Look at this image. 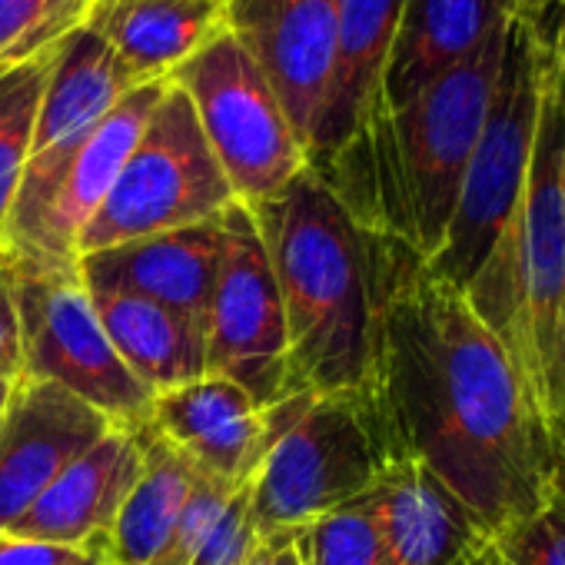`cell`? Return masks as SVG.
Returning a JSON list of instances; mask_svg holds the SVG:
<instances>
[{
  "label": "cell",
  "instance_id": "cell-18",
  "mask_svg": "<svg viewBox=\"0 0 565 565\" xmlns=\"http://www.w3.org/2000/svg\"><path fill=\"white\" fill-rule=\"evenodd\" d=\"M143 469L137 429L114 426L94 449L71 462L38 502L4 532L61 545H87L107 539L124 499Z\"/></svg>",
  "mask_w": 565,
  "mask_h": 565
},
{
  "label": "cell",
  "instance_id": "cell-26",
  "mask_svg": "<svg viewBox=\"0 0 565 565\" xmlns=\"http://www.w3.org/2000/svg\"><path fill=\"white\" fill-rule=\"evenodd\" d=\"M294 545L303 565H393L370 492L310 522Z\"/></svg>",
  "mask_w": 565,
  "mask_h": 565
},
{
  "label": "cell",
  "instance_id": "cell-29",
  "mask_svg": "<svg viewBox=\"0 0 565 565\" xmlns=\"http://www.w3.org/2000/svg\"><path fill=\"white\" fill-rule=\"evenodd\" d=\"M259 545L253 515H249V486L236 489L206 539L200 542L190 565H246L253 548Z\"/></svg>",
  "mask_w": 565,
  "mask_h": 565
},
{
  "label": "cell",
  "instance_id": "cell-19",
  "mask_svg": "<svg viewBox=\"0 0 565 565\" xmlns=\"http://www.w3.org/2000/svg\"><path fill=\"white\" fill-rule=\"evenodd\" d=\"M512 18L509 0H403L373 110L399 107L482 47Z\"/></svg>",
  "mask_w": 565,
  "mask_h": 565
},
{
  "label": "cell",
  "instance_id": "cell-17",
  "mask_svg": "<svg viewBox=\"0 0 565 565\" xmlns=\"http://www.w3.org/2000/svg\"><path fill=\"white\" fill-rule=\"evenodd\" d=\"M167 81L140 84L127 90L117 107L94 127L77 157L67 163L47 220L24 256H11L18 263H77V243L110 186L117 183L130 150L137 147L153 107L160 104Z\"/></svg>",
  "mask_w": 565,
  "mask_h": 565
},
{
  "label": "cell",
  "instance_id": "cell-24",
  "mask_svg": "<svg viewBox=\"0 0 565 565\" xmlns=\"http://www.w3.org/2000/svg\"><path fill=\"white\" fill-rule=\"evenodd\" d=\"M51 61L54 54L11 71H0V249L8 243V223L31 157L34 120H38Z\"/></svg>",
  "mask_w": 565,
  "mask_h": 565
},
{
  "label": "cell",
  "instance_id": "cell-4",
  "mask_svg": "<svg viewBox=\"0 0 565 565\" xmlns=\"http://www.w3.org/2000/svg\"><path fill=\"white\" fill-rule=\"evenodd\" d=\"M565 90L545 67L529 180L515 216L466 287V303L505 347L522 386L545 419L548 370L565 310V186H562ZM548 426V423H545Z\"/></svg>",
  "mask_w": 565,
  "mask_h": 565
},
{
  "label": "cell",
  "instance_id": "cell-31",
  "mask_svg": "<svg viewBox=\"0 0 565 565\" xmlns=\"http://www.w3.org/2000/svg\"><path fill=\"white\" fill-rule=\"evenodd\" d=\"M0 376L8 380L21 376V330H18V310H14L4 249H0Z\"/></svg>",
  "mask_w": 565,
  "mask_h": 565
},
{
  "label": "cell",
  "instance_id": "cell-15",
  "mask_svg": "<svg viewBox=\"0 0 565 565\" xmlns=\"http://www.w3.org/2000/svg\"><path fill=\"white\" fill-rule=\"evenodd\" d=\"M220 216L87 253L77 259L81 276L94 294H127L150 300L180 313L203 333L223 246Z\"/></svg>",
  "mask_w": 565,
  "mask_h": 565
},
{
  "label": "cell",
  "instance_id": "cell-37",
  "mask_svg": "<svg viewBox=\"0 0 565 565\" xmlns=\"http://www.w3.org/2000/svg\"><path fill=\"white\" fill-rule=\"evenodd\" d=\"M114 4H124V0H97V14H104V11H110ZM94 14V18H97Z\"/></svg>",
  "mask_w": 565,
  "mask_h": 565
},
{
  "label": "cell",
  "instance_id": "cell-2",
  "mask_svg": "<svg viewBox=\"0 0 565 565\" xmlns=\"http://www.w3.org/2000/svg\"><path fill=\"white\" fill-rule=\"evenodd\" d=\"M249 210L282 303L290 396L363 390L396 239L366 230L310 167Z\"/></svg>",
  "mask_w": 565,
  "mask_h": 565
},
{
  "label": "cell",
  "instance_id": "cell-38",
  "mask_svg": "<svg viewBox=\"0 0 565 565\" xmlns=\"http://www.w3.org/2000/svg\"><path fill=\"white\" fill-rule=\"evenodd\" d=\"M555 489L565 495V466H558V472H555Z\"/></svg>",
  "mask_w": 565,
  "mask_h": 565
},
{
  "label": "cell",
  "instance_id": "cell-33",
  "mask_svg": "<svg viewBox=\"0 0 565 565\" xmlns=\"http://www.w3.org/2000/svg\"><path fill=\"white\" fill-rule=\"evenodd\" d=\"M562 18L555 21L552 31L542 28V51H545V67L555 77V84L565 90V0H562Z\"/></svg>",
  "mask_w": 565,
  "mask_h": 565
},
{
  "label": "cell",
  "instance_id": "cell-6",
  "mask_svg": "<svg viewBox=\"0 0 565 565\" xmlns=\"http://www.w3.org/2000/svg\"><path fill=\"white\" fill-rule=\"evenodd\" d=\"M539 100L542 28L525 18H509L502 71L479 143L469 157L446 239L426 259V273L459 294H466L519 210L532 163Z\"/></svg>",
  "mask_w": 565,
  "mask_h": 565
},
{
  "label": "cell",
  "instance_id": "cell-30",
  "mask_svg": "<svg viewBox=\"0 0 565 565\" xmlns=\"http://www.w3.org/2000/svg\"><path fill=\"white\" fill-rule=\"evenodd\" d=\"M0 565H110L107 539L87 545H61L0 532Z\"/></svg>",
  "mask_w": 565,
  "mask_h": 565
},
{
  "label": "cell",
  "instance_id": "cell-5",
  "mask_svg": "<svg viewBox=\"0 0 565 565\" xmlns=\"http://www.w3.org/2000/svg\"><path fill=\"white\" fill-rule=\"evenodd\" d=\"M390 466L363 393H297L269 406V446L249 479L263 542H297L320 515L366 495Z\"/></svg>",
  "mask_w": 565,
  "mask_h": 565
},
{
  "label": "cell",
  "instance_id": "cell-9",
  "mask_svg": "<svg viewBox=\"0 0 565 565\" xmlns=\"http://www.w3.org/2000/svg\"><path fill=\"white\" fill-rule=\"evenodd\" d=\"M193 104L200 130L233 196L259 206L307 170V153L253 54L223 31L170 77Z\"/></svg>",
  "mask_w": 565,
  "mask_h": 565
},
{
  "label": "cell",
  "instance_id": "cell-36",
  "mask_svg": "<svg viewBox=\"0 0 565 565\" xmlns=\"http://www.w3.org/2000/svg\"><path fill=\"white\" fill-rule=\"evenodd\" d=\"M11 390H14V380H8V376H0V416H4V409H8Z\"/></svg>",
  "mask_w": 565,
  "mask_h": 565
},
{
  "label": "cell",
  "instance_id": "cell-1",
  "mask_svg": "<svg viewBox=\"0 0 565 565\" xmlns=\"http://www.w3.org/2000/svg\"><path fill=\"white\" fill-rule=\"evenodd\" d=\"M360 393L386 459L426 466L492 535L552 495L558 452L515 363L466 297L403 243L390 256Z\"/></svg>",
  "mask_w": 565,
  "mask_h": 565
},
{
  "label": "cell",
  "instance_id": "cell-7",
  "mask_svg": "<svg viewBox=\"0 0 565 565\" xmlns=\"http://www.w3.org/2000/svg\"><path fill=\"white\" fill-rule=\"evenodd\" d=\"M8 276L21 330V373L71 390L114 426H147L153 393L114 350L81 263H18L8 256Z\"/></svg>",
  "mask_w": 565,
  "mask_h": 565
},
{
  "label": "cell",
  "instance_id": "cell-14",
  "mask_svg": "<svg viewBox=\"0 0 565 565\" xmlns=\"http://www.w3.org/2000/svg\"><path fill=\"white\" fill-rule=\"evenodd\" d=\"M147 429L180 452L196 476L249 486L269 446V406L223 376H200L157 393Z\"/></svg>",
  "mask_w": 565,
  "mask_h": 565
},
{
  "label": "cell",
  "instance_id": "cell-40",
  "mask_svg": "<svg viewBox=\"0 0 565 565\" xmlns=\"http://www.w3.org/2000/svg\"><path fill=\"white\" fill-rule=\"evenodd\" d=\"M495 565H505V562H502V558H495Z\"/></svg>",
  "mask_w": 565,
  "mask_h": 565
},
{
  "label": "cell",
  "instance_id": "cell-16",
  "mask_svg": "<svg viewBox=\"0 0 565 565\" xmlns=\"http://www.w3.org/2000/svg\"><path fill=\"white\" fill-rule=\"evenodd\" d=\"M393 565H495V535L426 466L399 459L370 489Z\"/></svg>",
  "mask_w": 565,
  "mask_h": 565
},
{
  "label": "cell",
  "instance_id": "cell-8",
  "mask_svg": "<svg viewBox=\"0 0 565 565\" xmlns=\"http://www.w3.org/2000/svg\"><path fill=\"white\" fill-rule=\"evenodd\" d=\"M233 200V186L200 130L190 97L167 81L117 183L84 226L77 259L117 243L206 223Z\"/></svg>",
  "mask_w": 565,
  "mask_h": 565
},
{
  "label": "cell",
  "instance_id": "cell-34",
  "mask_svg": "<svg viewBox=\"0 0 565 565\" xmlns=\"http://www.w3.org/2000/svg\"><path fill=\"white\" fill-rule=\"evenodd\" d=\"M562 0H509L512 8V18H525V21H535L545 28V14H552Z\"/></svg>",
  "mask_w": 565,
  "mask_h": 565
},
{
  "label": "cell",
  "instance_id": "cell-3",
  "mask_svg": "<svg viewBox=\"0 0 565 565\" xmlns=\"http://www.w3.org/2000/svg\"><path fill=\"white\" fill-rule=\"evenodd\" d=\"M505 31L509 24L413 100L373 110L320 173L366 230L409 246L423 263L446 239L502 71Z\"/></svg>",
  "mask_w": 565,
  "mask_h": 565
},
{
  "label": "cell",
  "instance_id": "cell-13",
  "mask_svg": "<svg viewBox=\"0 0 565 565\" xmlns=\"http://www.w3.org/2000/svg\"><path fill=\"white\" fill-rule=\"evenodd\" d=\"M110 429L114 423L71 390L21 373L0 416V532Z\"/></svg>",
  "mask_w": 565,
  "mask_h": 565
},
{
  "label": "cell",
  "instance_id": "cell-12",
  "mask_svg": "<svg viewBox=\"0 0 565 565\" xmlns=\"http://www.w3.org/2000/svg\"><path fill=\"white\" fill-rule=\"evenodd\" d=\"M337 28L340 0H226V31L276 90L307 167L333 81Z\"/></svg>",
  "mask_w": 565,
  "mask_h": 565
},
{
  "label": "cell",
  "instance_id": "cell-39",
  "mask_svg": "<svg viewBox=\"0 0 565 565\" xmlns=\"http://www.w3.org/2000/svg\"><path fill=\"white\" fill-rule=\"evenodd\" d=\"M562 186H565V130H562Z\"/></svg>",
  "mask_w": 565,
  "mask_h": 565
},
{
  "label": "cell",
  "instance_id": "cell-32",
  "mask_svg": "<svg viewBox=\"0 0 565 565\" xmlns=\"http://www.w3.org/2000/svg\"><path fill=\"white\" fill-rule=\"evenodd\" d=\"M545 423L558 452V466H565V310L558 320L552 370H548V396H545Z\"/></svg>",
  "mask_w": 565,
  "mask_h": 565
},
{
  "label": "cell",
  "instance_id": "cell-10",
  "mask_svg": "<svg viewBox=\"0 0 565 565\" xmlns=\"http://www.w3.org/2000/svg\"><path fill=\"white\" fill-rule=\"evenodd\" d=\"M223 246L206 307V376L243 386L259 406L290 396L287 327L276 276L253 210L233 200L223 216Z\"/></svg>",
  "mask_w": 565,
  "mask_h": 565
},
{
  "label": "cell",
  "instance_id": "cell-11",
  "mask_svg": "<svg viewBox=\"0 0 565 565\" xmlns=\"http://www.w3.org/2000/svg\"><path fill=\"white\" fill-rule=\"evenodd\" d=\"M137 84L120 67L117 54L97 34V28L87 24L61 44L44 81L31 137V157L8 223V256H24L31 249L47 220L67 163L77 157L94 127Z\"/></svg>",
  "mask_w": 565,
  "mask_h": 565
},
{
  "label": "cell",
  "instance_id": "cell-21",
  "mask_svg": "<svg viewBox=\"0 0 565 565\" xmlns=\"http://www.w3.org/2000/svg\"><path fill=\"white\" fill-rule=\"evenodd\" d=\"M130 81H170L226 31V0H124L90 21Z\"/></svg>",
  "mask_w": 565,
  "mask_h": 565
},
{
  "label": "cell",
  "instance_id": "cell-22",
  "mask_svg": "<svg viewBox=\"0 0 565 565\" xmlns=\"http://www.w3.org/2000/svg\"><path fill=\"white\" fill-rule=\"evenodd\" d=\"M90 297L114 350L153 396L206 376V340L180 313L127 294Z\"/></svg>",
  "mask_w": 565,
  "mask_h": 565
},
{
  "label": "cell",
  "instance_id": "cell-35",
  "mask_svg": "<svg viewBox=\"0 0 565 565\" xmlns=\"http://www.w3.org/2000/svg\"><path fill=\"white\" fill-rule=\"evenodd\" d=\"M276 565H303V562H300V555H297V545H294V542H287V545H279Z\"/></svg>",
  "mask_w": 565,
  "mask_h": 565
},
{
  "label": "cell",
  "instance_id": "cell-25",
  "mask_svg": "<svg viewBox=\"0 0 565 565\" xmlns=\"http://www.w3.org/2000/svg\"><path fill=\"white\" fill-rule=\"evenodd\" d=\"M94 14L97 0H0V71L57 54Z\"/></svg>",
  "mask_w": 565,
  "mask_h": 565
},
{
  "label": "cell",
  "instance_id": "cell-27",
  "mask_svg": "<svg viewBox=\"0 0 565 565\" xmlns=\"http://www.w3.org/2000/svg\"><path fill=\"white\" fill-rule=\"evenodd\" d=\"M505 565H565V495L552 482V495L525 519L495 535Z\"/></svg>",
  "mask_w": 565,
  "mask_h": 565
},
{
  "label": "cell",
  "instance_id": "cell-23",
  "mask_svg": "<svg viewBox=\"0 0 565 565\" xmlns=\"http://www.w3.org/2000/svg\"><path fill=\"white\" fill-rule=\"evenodd\" d=\"M137 436L143 446V469L107 532L110 565H153L196 479L190 462L147 426H140Z\"/></svg>",
  "mask_w": 565,
  "mask_h": 565
},
{
  "label": "cell",
  "instance_id": "cell-20",
  "mask_svg": "<svg viewBox=\"0 0 565 565\" xmlns=\"http://www.w3.org/2000/svg\"><path fill=\"white\" fill-rule=\"evenodd\" d=\"M399 14L403 0H340L333 81L310 170L323 173L366 124Z\"/></svg>",
  "mask_w": 565,
  "mask_h": 565
},
{
  "label": "cell",
  "instance_id": "cell-28",
  "mask_svg": "<svg viewBox=\"0 0 565 565\" xmlns=\"http://www.w3.org/2000/svg\"><path fill=\"white\" fill-rule=\"evenodd\" d=\"M243 486H230L210 476H196L193 489L173 522V532L163 545V552L157 555L153 565H190L200 542L206 539V532L213 529V522L220 519V512L226 509V502L233 499V492Z\"/></svg>",
  "mask_w": 565,
  "mask_h": 565
}]
</instances>
